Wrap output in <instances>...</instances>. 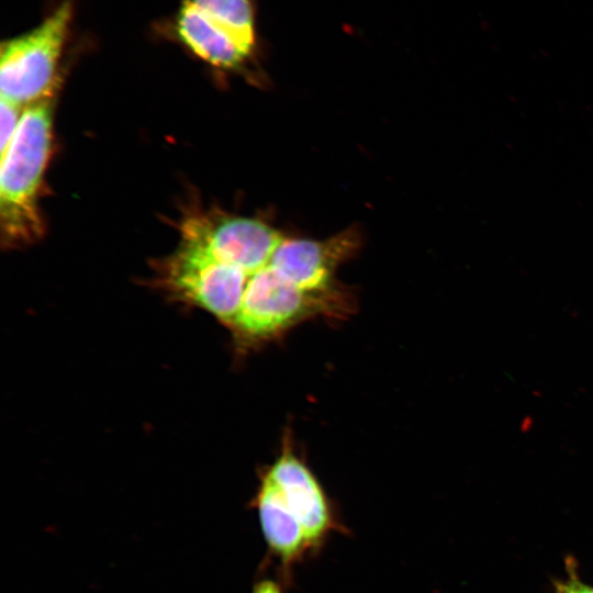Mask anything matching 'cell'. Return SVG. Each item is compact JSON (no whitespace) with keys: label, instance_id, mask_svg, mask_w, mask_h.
I'll list each match as a JSON object with an SVG mask.
<instances>
[{"label":"cell","instance_id":"cell-1","mask_svg":"<svg viewBox=\"0 0 593 593\" xmlns=\"http://www.w3.org/2000/svg\"><path fill=\"white\" fill-rule=\"evenodd\" d=\"M53 97L24 109L14 137L1 154L0 230L8 246L37 240L44 233L38 194L51 155Z\"/></svg>","mask_w":593,"mask_h":593},{"label":"cell","instance_id":"cell-2","mask_svg":"<svg viewBox=\"0 0 593 593\" xmlns=\"http://www.w3.org/2000/svg\"><path fill=\"white\" fill-rule=\"evenodd\" d=\"M350 309V296L343 288L332 291L306 289L269 260L250 276L230 328L239 344L254 346L314 316L342 317Z\"/></svg>","mask_w":593,"mask_h":593},{"label":"cell","instance_id":"cell-3","mask_svg":"<svg viewBox=\"0 0 593 593\" xmlns=\"http://www.w3.org/2000/svg\"><path fill=\"white\" fill-rule=\"evenodd\" d=\"M75 20L76 0H58L35 26L2 41L1 99L25 109L54 97Z\"/></svg>","mask_w":593,"mask_h":593},{"label":"cell","instance_id":"cell-4","mask_svg":"<svg viewBox=\"0 0 593 593\" xmlns=\"http://www.w3.org/2000/svg\"><path fill=\"white\" fill-rule=\"evenodd\" d=\"M250 276L180 244L163 260L159 284L175 299L195 305L231 327Z\"/></svg>","mask_w":593,"mask_h":593},{"label":"cell","instance_id":"cell-5","mask_svg":"<svg viewBox=\"0 0 593 593\" xmlns=\"http://www.w3.org/2000/svg\"><path fill=\"white\" fill-rule=\"evenodd\" d=\"M179 232L180 244L249 276L268 264L284 237L260 220L212 212L184 216Z\"/></svg>","mask_w":593,"mask_h":593},{"label":"cell","instance_id":"cell-6","mask_svg":"<svg viewBox=\"0 0 593 593\" xmlns=\"http://www.w3.org/2000/svg\"><path fill=\"white\" fill-rule=\"evenodd\" d=\"M262 475L276 486L299 519L313 556L332 534L345 532L318 480L293 452L289 443H284L281 455Z\"/></svg>","mask_w":593,"mask_h":593},{"label":"cell","instance_id":"cell-7","mask_svg":"<svg viewBox=\"0 0 593 593\" xmlns=\"http://www.w3.org/2000/svg\"><path fill=\"white\" fill-rule=\"evenodd\" d=\"M154 31L175 41L209 66L221 70L233 71L245 67L256 51L214 23L187 0H181L170 16L156 22Z\"/></svg>","mask_w":593,"mask_h":593},{"label":"cell","instance_id":"cell-8","mask_svg":"<svg viewBox=\"0 0 593 593\" xmlns=\"http://www.w3.org/2000/svg\"><path fill=\"white\" fill-rule=\"evenodd\" d=\"M253 505L268 551L279 562L280 581L289 586L292 569L307 556H313L303 527L276 486L264 475Z\"/></svg>","mask_w":593,"mask_h":593},{"label":"cell","instance_id":"cell-9","mask_svg":"<svg viewBox=\"0 0 593 593\" xmlns=\"http://www.w3.org/2000/svg\"><path fill=\"white\" fill-rule=\"evenodd\" d=\"M247 46L257 47L255 0H187Z\"/></svg>","mask_w":593,"mask_h":593},{"label":"cell","instance_id":"cell-10","mask_svg":"<svg viewBox=\"0 0 593 593\" xmlns=\"http://www.w3.org/2000/svg\"><path fill=\"white\" fill-rule=\"evenodd\" d=\"M564 567V578L552 579L555 593H593V584L581 578L578 562L572 556L566 558Z\"/></svg>","mask_w":593,"mask_h":593},{"label":"cell","instance_id":"cell-11","mask_svg":"<svg viewBox=\"0 0 593 593\" xmlns=\"http://www.w3.org/2000/svg\"><path fill=\"white\" fill-rule=\"evenodd\" d=\"M23 112L24 109L22 107L0 98L1 154L5 152L7 147L14 137L21 122Z\"/></svg>","mask_w":593,"mask_h":593},{"label":"cell","instance_id":"cell-12","mask_svg":"<svg viewBox=\"0 0 593 593\" xmlns=\"http://www.w3.org/2000/svg\"><path fill=\"white\" fill-rule=\"evenodd\" d=\"M283 586L282 582L266 579L255 585L253 593H283Z\"/></svg>","mask_w":593,"mask_h":593}]
</instances>
